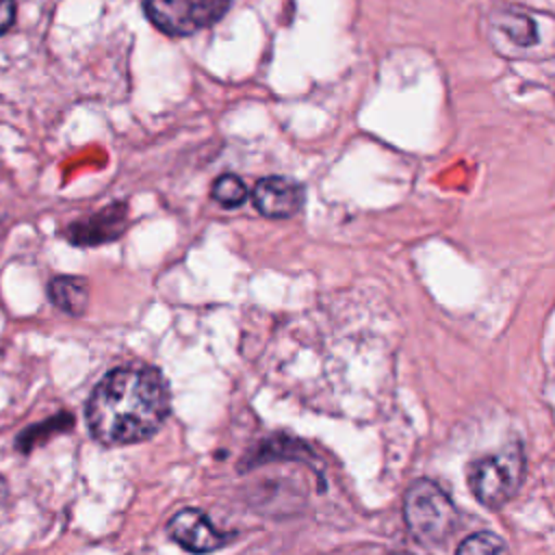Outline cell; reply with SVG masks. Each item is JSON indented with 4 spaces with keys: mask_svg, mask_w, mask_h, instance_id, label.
<instances>
[{
    "mask_svg": "<svg viewBox=\"0 0 555 555\" xmlns=\"http://www.w3.org/2000/svg\"><path fill=\"white\" fill-rule=\"evenodd\" d=\"M50 301L69 317H80L89 304V282L78 275H56L48 284Z\"/></svg>",
    "mask_w": 555,
    "mask_h": 555,
    "instance_id": "9",
    "label": "cell"
},
{
    "mask_svg": "<svg viewBox=\"0 0 555 555\" xmlns=\"http://www.w3.org/2000/svg\"><path fill=\"white\" fill-rule=\"evenodd\" d=\"M171 399L165 377L141 364L113 369L87 399L85 418L91 436L104 447L152 438L169 416Z\"/></svg>",
    "mask_w": 555,
    "mask_h": 555,
    "instance_id": "1",
    "label": "cell"
},
{
    "mask_svg": "<svg viewBox=\"0 0 555 555\" xmlns=\"http://www.w3.org/2000/svg\"><path fill=\"white\" fill-rule=\"evenodd\" d=\"M232 0H145V15L169 37H186L223 17Z\"/></svg>",
    "mask_w": 555,
    "mask_h": 555,
    "instance_id": "4",
    "label": "cell"
},
{
    "mask_svg": "<svg viewBox=\"0 0 555 555\" xmlns=\"http://www.w3.org/2000/svg\"><path fill=\"white\" fill-rule=\"evenodd\" d=\"M212 199L223 208H236L247 199L245 182L234 173H223L212 182Z\"/></svg>",
    "mask_w": 555,
    "mask_h": 555,
    "instance_id": "12",
    "label": "cell"
},
{
    "mask_svg": "<svg viewBox=\"0 0 555 555\" xmlns=\"http://www.w3.org/2000/svg\"><path fill=\"white\" fill-rule=\"evenodd\" d=\"M15 22V0H0V35H4Z\"/></svg>",
    "mask_w": 555,
    "mask_h": 555,
    "instance_id": "13",
    "label": "cell"
},
{
    "mask_svg": "<svg viewBox=\"0 0 555 555\" xmlns=\"http://www.w3.org/2000/svg\"><path fill=\"white\" fill-rule=\"evenodd\" d=\"M308 457H314V453L306 442L286 434H275L260 440L254 449H249L243 455L238 470H249L273 460H308Z\"/></svg>",
    "mask_w": 555,
    "mask_h": 555,
    "instance_id": "8",
    "label": "cell"
},
{
    "mask_svg": "<svg viewBox=\"0 0 555 555\" xmlns=\"http://www.w3.org/2000/svg\"><path fill=\"white\" fill-rule=\"evenodd\" d=\"M126 223H128V204L113 202L100 208L98 212L69 223V228L65 230V236L72 245L95 247V245H104L119 238L121 232L126 230Z\"/></svg>",
    "mask_w": 555,
    "mask_h": 555,
    "instance_id": "6",
    "label": "cell"
},
{
    "mask_svg": "<svg viewBox=\"0 0 555 555\" xmlns=\"http://www.w3.org/2000/svg\"><path fill=\"white\" fill-rule=\"evenodd\" d=\"M390 555H414V553H403V551H401V553H390Z\"/></svg>",
    "mask_w": 555,
    "mask_h": 555,
    "instance_id": "15",
    "label": "cell"
},
{
    "mask_svg": "<svg viewBox=\"0 0 555 555\" xmlns=\"http://www.w3.org/2000/svg\"><path fill=\"white\" fill-rule=\"evenodd\" d=\"M403 518L414 540L425 546L447 542L457 527V509L451 496L427 477L416 479L405 490Z\"/></svg>",
    "mask_w": 555,
    "mask_h": 555,
    "instance_id": "2",
    "label": "cell"
},
{
    "mask_svg": "<svg viewBox=\"0 0 555 555\" xmlns=\"http://www.w3.org/2000/svg\"><path fill=\"white\" fill-rule=\"evenodd\" d=\"M455 555H509L505 540L492 531H477L464 538Z\"/></svg>",
    "mask_w": 555,
    "mask_h": 555,
    "instance_id": "11",
    "label": "cell"
},
{
    "mask_svg": "<svg viewBox=\"0 0 555 555\" xmlns=\"http://www.w3.org/2000/svg\"><path fill=\"white\" fill-rule=\"evenodd\" d=\"M525 473V455L518 444H509L494 455L473 462L468 486L473 496L490 509L503 507L518 490Z\"/></svg>",
    "mask_w": 555,
    "mask_h": 555,
    "instance_id": "3",
    "label": "cell"
},
{
    "mask_svg": "<svg viewBox=\"0 0 555 555\" xmlns=\"http://www.w3.org/2000/svg\"><path fill=\"white\" fill-rule=\"evenodd\" d=\"M167 531L176 544L195 555L219 551L232 540V533L219 531L210 518L195 507H186L173 514L167 522Z\"/></svg>",
    "mask_w": 555,
    "mask_h": 555,
    "instance_id": "5",
    "label": "cell"
},
{
    "mask_svg": "<svg viewBox=\"0 0 555 555\" xmlns=\"http://www.w3.org/2000/svg\"><path fill=\"white\" fill-rule=\"evenodd\" d=\"M254 206L269 219H286L304 204V189L299 182L284 176H269L256 182L251 191Z\"/></svg>",
    "mask_w": 555,
    "mask_h": 555,
    "instance_id": "7",
    "label": "cell"
},
{
    "mask_svg": "<svg viewBox=\"0 0 555 555\" xmlns=\"http://www.w3.org/2000/svg\"><path fill=\"white\" fill-rule=\"evenodd\" d=\"M72 423H74V416L67 414V412H59L56 416H50L41 423H35L30 427H26L17 440H15V447L22 451V453H28L33 451L35 447H41L48 438L61 434V431H67L72 429Z\"/></svg>",
    "mask_w": 555,
    "mask_h": 555,
    "instance_id": "10",
    "label": "cell"
},
{
    "mask_svg": "<svg viewBox=\"0 0 555 555\" xmlns=\"http://www.w3.org/2000/svg\"><path fill=\"white\" fill-rule=\"evenodd\" d=\"M7 496H9V483H7L4 475H0V505L7 501Z\"/></svg>",
    "mask_w": 555,
    "mask_h": 555,
    "instance_id": "14",
    "label": "cell"
}]
</instances>
